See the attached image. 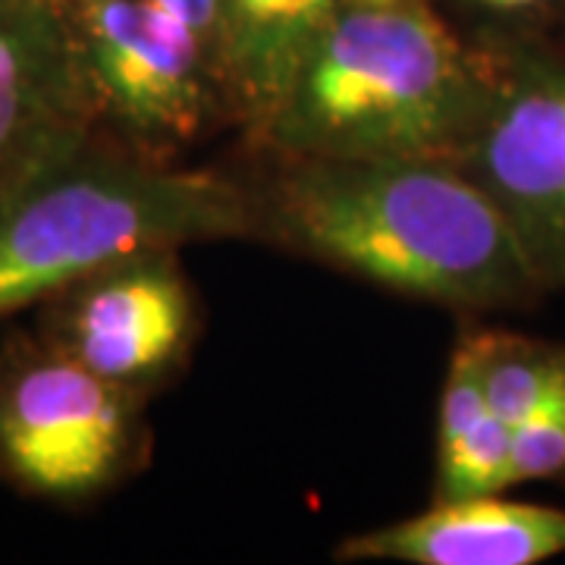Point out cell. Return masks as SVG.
Here are the masks:
<instances>
[{
  "instance_id": "cell-15",
  "label": "cell",
  "mask_w": 565,
  "mask_h": 565,
  "mask_svg": "<svg viewBox=\"0 0 565 565\" xmlns=\"http://www.w3.org/2000/svg\"><path fill=\"white\" fill-rule=\"evenodd\" d=\"M167 13H173L189 29H195L207 44L217 41V25H221L223 0H154Z\"/></svg>"
},
{
  "instance_id": "cell-14",
  "label": "cell",
  "mask_w": 565,
  "mask_h": 565,
  "mask_svg": "<svg viewBox=\"0 0 565 565\" xmlns=\"http://www.w3.org/2000/svg\"><path fill=\"white\" fill-rule=\"evenodd\" d=\"M565 471V386L527 422L512 427V484Z\"/></svg>"
},
{
  "instance_id": "cell-13",
  "label": "cell",
  "mask_w": 565,
  "mask_h": 565,
  "mask_svg": "<svg viewBox=\"0 0 565 565\" xmlns=\"http://www.w3.org/2000/svg\"><path fill=\"white\" fill-rule=\"evenodd\" d=\"M490 415L484 393V333L465 337L449 374H446L444 396H440V430H437V452L446 456L449 449L462 444L465 437Z\"/></svg>"
},
{
  "instance_id": "cell-4",
  "label": "cell",
  "mask_w": 565,
  "mask_h": 565,
  "mask_svg": "<svg viewBox=\"0 0 565 565\" xmlns=\"http://www.w3.org/2000/svg\"><path fill=\"white\" fill-rule=\"evenodd\" d=\"M98 120L141 148L202 129L211 107L207 41L154 0H66Z\"/></svg>"
},
{
  "instance_id": "cell-10",
  "label": "cell",
  "mask_w": 565,
  "mask_h": 565,
  "mask_svg": "<svg viewBox=\"0 0 565 565\" xmlns=\"http://www.w3.org/2000/svg\"><path fill=\"white\" fill-rule=\"evenodd\" d=\"M337 0H223L217 76L267 132Z\"/></svg>"
},
{
  "instance_id": "cell-7",
  "label": "cell",
  "mask_w": 565,
  "mask_h": 565,
  "mask_svg": "<svg viewBox=\"0 0 565 565\" xmlns=\"http://www.w3.org/2000/svg\"><path fill=\"white\" fill-rule=\"evenodd\" d=\"M95 126L66 0H0V202Z\"/></svg>"
},
{
  "instance_id": "cell-1",
  "label": "cell",
  "mask_w": 565,
  "mask_h": 565,
  "mask_svg": "<svg viewBox=\"0 0 565 565\" xmlns=\"http://www.w3.org/2000/svg\"><path fill=\"white\" fill-rule=\"evenodd\" d=\"M267 226L430 302L505 305L541 282L503 207L449 158H302L277 182Z\"/></svg>"
},
{
  "instance_id": "cell-9",
  "label": "cell",
  "mask_w": 565,
  "mask_h": 565,
  "mask_svg": "<svg viewBox=\"0 0 565 565\" xmlns=\"http://www.w3.org/2000/svg\"><path fill=\"white\" fill-rule=\"evenodd\" d=\"M565 553V509L509 503L497 493L437 500L430 512L364 531L343 559L412 565H534Z\"/></svg>"
},
{
  "instance_id": "cell-5",
  "label": "cell",
  "mask_w": 565,
  "mask_h": 565,
  "mask_svg": "<svg viewBox=\"0 0 565 565\" xmlns=\"http://www.w3.org/2000/svg\"><path fill=\"white\" fill-rule=\"evenodd\" d=\"M132 434L122 384L63 349H29L0 367V465L44 497H88L120 471Z\"/></svg>"
},
{
  "instance_id": "cell-11",
  "label": "cell",
  "mask_w": 565,
  "mask_h": 565,
  "mask_svg": "<svg viewBox=\"0 0 565 565\" xmlns=\"http://www.w3.org/2000/svg\"><path fill=\"white\" fill-rule=\"evenodd\" d=\"M565 386V355L541 343L484 333V393L509 427L527 422Z\"/></svg>"
},
{
  "instance_id": "cell-3",
  "label": "cell",
  "mask_w": 565,
  "mask_h": 565,
  "mask_svg": "<svg viewBox=\"0 0 565 565\" xmlns=\"http://www.w3.org/2000/svg\"><path fill=\"white\" fill-rule=\"evenodd\" d=\"M258 223L230 180L110 154L92 136L0 202V318L177 245L243 236Z\"/></svg>"
},
{
  "instance_id": "cell-16",
  "label": "cell",
  "mask_w": 565,
  "mask_h": 565,
  "mask_svg": "<svg viewBox=\"0 0 565 565\" xmlns=\"http://www.w3.org/2000/svg\"><path fill=\"white\" fill-rule=\"evenodd\" d=\"M484 7H493V10H525V7H534L541 0H478Z\"/></svg>"
},
{
  "instance_id": "cell-12",
  "label": "cell",
  "mask_w": 565,
  "mask_h": 565,
  "mask_svg": "<svg viewBox=\"0 0 565 565\" xmlns=\"http://www.w3.org/2000/svg\"><path fill=\"white\" fill-rule=\"evenodd\" d=\"M512 484V427L487 415L462 444L440 456V500L490 497Z\"/></svg>"
},
{
  "instance_id": "cell-2",
  "label": "cell",
  "mask_w": 565,
  "mask_h": 565,
  "mask_svg": "<svg viewBox=\"0 0 565 565\" xmlns=\"http://www.w3.org/2000/svg\"><path fill=\"white\" fill-rule=\"evenodd\" d=\"M490 88L427 0H337L267 136L299 161H459Z\"/></svg>"
},
{
  "instance_id": "cell-8",
  "label": "cell",
  "mask_w": 565,
  "mask_h": 565,
  "mask_svg": "<svg viewBox=\"0 0 565 565\" xmlns=\"http://www.w3.org/2000/svg\"><path fill=\"white\" fill-rule=\"evenodd\" d=\"M61 296L54 345L122 386L170 362L192 323L189 289L167 252L107 267Z\"/></svg>"
},
{
  "instance_id": "cell-6",
  "label": "cell",
  "mask_w": 565,
  "mask_h": 565,
  "mask_svg": "<svg viewBox=\"0 0 565 565\" xmlns=\"http://www.w3.org/2000/svg\"><path fill=\"white\" fill-rule=\"evenodd\" d=\"M459 163L503 207L541 282L565 280V73L493 85Z\"/></svg>"
}]
</instances>
